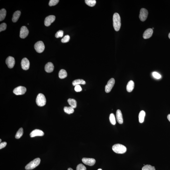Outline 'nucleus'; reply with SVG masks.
<instances>
[{
  "mask_svg": "<svg viewBox=\"0 0 170 170\" xmlns=\"http://www.w3.org/2000/svg\"><path fill=\"white\" fill-rule=\"evenodd\" d=\"M113 21V27L115 30L119 31L121 26V18L118 13H116L114 14Z\"/></svg>",
  "mask_w": 170,
  "mask_h": 170,
  "instance_id": "obj_1",
  "label": "nucleus"
},
{
  "mask_svg": "<svg viewBox=\"0 0 170 170\" xmlns=\"http://www.w3.org/2000/svg\"><path fill=\"white\" fill-rule=\"evenodd\" d=\"M112 150L116 153L123 154L125 153L127 151V148L123 145L117 144L112 146Z\"/></svg>",
  "mask_w": 170,
  "mask_h": 170,
  "instance_id": "obj_2",
  "label": "nucleus"
},
{
  "mask_svg": "<svg viewBox=\"0 0 170 170\" xmlns=\"http://www.w3.org/2000/svg\"><path fill=\"white\" fill-rule=\"evenodd\" d=\"M40 159L39 158L35 159L33 161L28 163L25 167L26 170H32L35 168L39 164Z\"/></svg>",
  "mask_w": 170,
  "mask_h": 170,
  "instance_id": "obj_3",
  "label": "nucleus"
},
{
  "mask_svg": "<svg viewBox=\"0 0 170 170\" xmlns=\"http://www.w3.org/2000/svg\"><path fill=\"white\" fill-rule=\"evenodd\" d=\"M46 99L45 96L42 94L40 93L37 96L36 99V103L39 107H42L46 105Z\"/></svg>",
  "mask_w": 170,
  "mask_h": 170,
  "instance_id": "obj_4",
  "label": "nucleus"
},
{
  "mask_svg": "<svg viewBox=\"0 0 170 170\" xmlns=\"http://www.w3.org/2000/svg\"><path fill=\"white\" fill-rule=\"evenodd\" d=\"M34 48L36 52L39 53H42L44 51L45 46L42 41H39L34 45Z\"/></svg>",
  "mask_w": 170,
  "mask_h": 170,
  "instance_id": "obj_5",
  "label": "nucleus"
},
{
  "mask_svg": "<svg viewBox=\"0 0 170 170\" xmlns=\"http://www.w3.org/2000/svg\"><path fill=\"white\" fill-rule=\"evenodd\" d=\"M115 80L114 78H111L107 82L105 86V90L106 93H108L111 92L115 84Z\"/></svg>",
  "mask_w": 170,
  "mask_h": 170,
  "instance_id": "obj_6",
  "label": "nucleus"
},
{
  "mask_svg": "<svg viewBox=\"0 0 170 170\" xmlns=\"http://www.w3.org/2000/svg\"><path fill=\"white\" fill-rule=\"evenodd\" d=\"M27 91V89L25 87L19 86L17 87L14 90L13 93L17 95H22L24 94Z\"/></svg>",
  "mask_w": 170,
  "mask_h": 170,
  "instance_id": "obj_7",
  "label": "nucleus"
},
{
  "mask_svg": "<svg viewBox=\"0 0 170 170\" xmlns=\"http://www.w3.org/2000/svg\"><path fill=\"white\" fill-rule=\"evenodd\" d=\"M148 12L147 9L145 8L141 9L139 15V18L141 21L144 22L147 18Z\"/></svg>",
  "mask_w": 170,
  "mask_h": 170,
  "instance_id": "obj_8",
  "label": "nucleus"
},
{
  "mask_svg": "<svg viewBox=\"0 0 170 170\" xmlns=\"http://www.w3.org/2000/svg\"><path fill=\"white\" fill-rule=\"evenodd\" d=\"M55 19V16L53 15H50L47 17L45 20V25L47 26V27L50 26L51 24L54 22Z\"/></svg>",
  "mask_w": 170,
  "mask_h": 170,
  "instance_id": "obj_9",
  "label": "nucleus"
},
{
  "mask_svg": "<svg viewBox=\"0 0 170 170\" xmlns=\"http://www.w3.org/2000/svg\"><path fill=\"white\" fill-rule=\"evenodd\" d=\"M29 31L26 26H22L21 27L20 32V36L21 38H25L28 36Z\"/></svg>",
  "mask_w": 170,
  "mask_h": 170,
  "instance_id": "obj_10",
  "label": "nucleus"
},
{
  "mask_svg": "<svg viewBox=\"0 0 170 170\" xmlns=\"http://www.w3.org/2000/svg\"><path fill=\"white\" fill-rule=\"evenodd\" d=\"M15 59L12 57H9L6 60V63L9 68H13L15 65Z\"/></svg>",
  "mask_w": 170,
  "mask_h": 170,
  "instance_id": "obj_11",
  "label": "nucleus"
},
{
  "mask_svg": "<svg viewBox=\"0 0 170 170\" xmlns=\"http://www.w3.org/2000/svg\"><path fill=\"white\" fill-rule=\"evenodd\" d=\"M82 161L84 163L88 165L92 166L96 163V160L93 158H83Z\"/></svg>",
  "mask_w": 170,
  "mask_h": 170,
  "instance_id": "obj_12",
  "label": "nucleus"
},
{
  "mask_svg": "<svg viewBox=\"0 0 170 170\" xmlns=\"http://www.w3.org/2000/svg\"><path fill=\"white\" fill-rule=\"evenodd\" d=\"M21 65L22 69L27 70L29 68V61L27 58H24L21 62Z\"/></svg>",
  "mask_w": 170,
  "mask_h": 170,
  "instance_id": "obj_13",
  "label": "nucleus"
},
{
  "mask_svg": "<svg viewBox=\"0 0 170 170\" xmlns=\"http://www.w3.org/2000/svg\"><path fill=\"white\" fill-rule=\"evenodd\" d=\"M44 135V132L38 129H35L31 132L30 136L31 137H33L36 136H42Z\"/></svg>",
  "mask_w": 170,
  "mask_h": 170,
  "instance_id": "obj_14",
  "label": "nucleus"
},
{
  "mask_svg": "<svg viewBox=\"0 0 170 170\" xmlns=\"http://www.w3.org/2000/svg\"><path fill=\"white\" fill-rule=\"evenodd\" d=\"M153 31L152 29L148 28L145 31L143 34V37L145 39H147L152 37Z\"/></svg>",
  "mask_w": 170,
  "mask_h": 170,
  "instance_id": "obj_15",
  "label": "nucleus"
},
{
  "mask_svg": "<svg viewBox=\"0 0 170 170\" xmlns=\"http://www.w3.org/2000/svg\"><path fill=\"white\" fill-rule=\"evenodd\" d=\"M54 67L52 62H49L47 63L45 66V70L48 73L52 72L54 69Z\"/></svg>",
  "mask_w": 170,
  "mask_h": 170,
  "instance_id": "obj_16",
  "label": "nucleus"
},
{
  "mask_svg": "<svg viewBox=\"0 0 170 170\" xmlns=\"http://www.w3.org/2000/svg\"><path fill=\"white\" fill-rule=\"evenodd\" d=\"M116 118L117 122L119 124H122L123 122V117L121 111L120 110H117L116 113Z\"/></svg>",
  "mask_w": 170,
  "mask_h": 170,
  "instance_id": "obj_17",
  "label": "nucleus"
},
{
  "mask_svg": "<svg viewBox=\"0 0 170 170\" xmlns=\"http://www.w3.org/2000/svg\"><path fill=\"white\" fill-rule=\"evenodd\" d=\"M134 82L132 80H131L128 82L126 87V89L128 92H131L133 90L134 88Z\"/></svg>",
  "mask_w": 170,
  "mask_h": 170,
  "instance_id": "obj_18",
  "label": "nucleus"
},
{
  "mask_svg": "<svg viewBox=\"0 0 170 170\" xmlns=\"http://www.w3.org/2000/svg\"><path fill=\"white\" fill-rule=\"evenodd\" d=\"M21 12L19 11H16L14 13L12 18V21L13 22H17L21 15Z\"/></svg>",
  "mask_w": 170,
  "mask_h": 170,
  "instance_id": "obj_19",
  "label": "nucleus"
},
{
  "mask_svg": "<svg viewBox=\"0 0 170 170\" xmlns=\"http://www.w3.org/2000/svg\"><path fill=\"white\" fill-rule=\"evenodd\" d=\"M145 115V112L144 111H141L140 112L139 115V119L140 123H142L144 122Z\"/></svg>",
  "mask_w": 170,
  "mask_h": 170,
  "instance_id": "obj_20",
  "label": "nucleus"
},
{
  "mask_svg": "<svg viewBox=\"0 0 170 170\" xmlns=\"http://www.w3.org/2000/svg\"><path fill=\"white\" fill-rule=\"evenodd\" d=\"M69 104L73 108H76L77 107V102L75 100L73 99H69L67 100Z\"/></svg>",
  "mask_w": 170,
  "mask_h": 170,
  "instance_id": "obj_21",
  "label": "nucleus"
},
{
  "mask_svg": "<svg viewBox=\"0 0 170 170\" xmlns=\"http://www.w3.org/2000/svg\"><path fill=\"white\" fill-rule=\"evenodd\" d=\"M86 82L83 80L82 79H77L74 80L72 82V85L73 86H75L77 85L80 84H86Z\"/></svg>",
  "mask_w": 170,
  "mask_h": 170,
  "instance_id": "obj_22",
  "label": "nucleus"
},
{
  "mask_svg": "<svg viewBox=\"0 0 170 170\" xmlns=\"http://www.w3.org/2000/svg\"><path fill=\"white\" fill-rule=\"evenodd\" d=\"M67 73L65 70L61 69L59 73V77L60 78L63 79L67 77Z\"/></svg>",
  "mask_w": 170,
  "mask_h": 170,
  "instance_id": "obj_23",
  "label": "nucleus"
},
{
  "mask_svg": "<svg viewBox=\"0 0 170 170\" xmlns=\"http://www.w3.org/2000/svg\"><path fill=\"white\" fill-rule=\"evenodd\" d=\"M7 15V11L5 9H2L0 11V21L4 20Z\"/></svg>",
  "mask_w": 170,
  "mask_h": 170,
  "instance_id": "obj_24",
  "label": "nucleus"
},
{
  "mask_svg": "<svg viewBox=\"0 0 170 170\" xmlns=\"http://www.w3.org/2000/svg\"><path fill=\"white\" fill-rule=\"evenodd\" d=\"M64 110L66 113L69 114L73 113V112H74V108L71 107H64Z\"/></svg>",
  "mask_w": 170,
  "mask_h": 170,
  "instance_id": "obj_25",
  "label": "nucleus"
},
{
  "mask_svg": "<svg viewBox=\"0 0 170 170\" xmlns=\"http://www.w3.org/2000/svg\"><path fill=\"white\" fill-rule=\"evenodd\" d=\"M23 133V128H20L18 131H17L16 135L15 138L17 139H19L22 137Z\"/></svg>",
  "mask_w": 170,
  "mask_h": 170,
  "instance_id": "obj_26",
  "label": "nucleus"
},
{
  "mask_svg": "<svg viewBox=\"0 0 170 170\" xmlns=\"http://www.w3.org/2000/svg\"><path fill=\"white\" fill-rule=\"evenodd\" d=\"M85 2L87 5L91 7H93L95 5L96 1L95 0H86Z\"/></svg>",
  "mask_w": 170,
  "mask_h": 170,
  "instance_id": "obj_27",
  "label": "nucleus"
},
{
  "mask_svg": "<svg viewBox=\"0 0 170 170\" xmlns=\"http://www.w3.org/2000/svg\"><path fill=\"white\" fill-rule=\"evenodd\" d=\"M109 120L110 122L112 124L115 125L116 123L115 117L114 114L113 113H111L110 115Z\"/></svg>",
  "mask_w": 170,
  "mask_h": 170,
  "instance_id": "obj_28",
  "label": "nucleus"
},
{
  "mask_svg": "<svg viewBox=\"0 0 170 170\" xmlns=\"http://www.w3.org/2000/svg\"><path fill=\"white\" fill-rule=\"evenodd\" d=\"M142 170H156L154 166L150 165H146L143 166L142 168Z\"/></svg>",
  "mask_w": 170,
  "mask_h": 170,
  "instance_id": "obj_29",
  "label": "nucleus"
},
{
  "mask_svg": "<svg viewBox=\"0 0 170 170\" xmlns=\"http://www.w3.org/2000/svg\"><path fill=\"white\" fill-rule=\"evenodd\" d=\"M70 39V37L69 35H66L64 37H63L61 40V41L63 43H66L69 41Z\"/></svg>",
  "mask_w": 170,
  "mask_h": 170,
  "instance_id": "obj_30",
  "label": "nucleus"
},
{
  "mask_svg": "<svg viewBox=\"0 0 170 170\" xmlns=\"http://www.w3.org/2000/svg\"><path fill=\"white\" fill-rule=\"evenodd\" d=\"M59 0H51L50 1L49 6L50 7L56 5L59 2Z\"/></svg>",
  "mask_w": 170,
  "mask_h": 170,
  "instance_id": "obj_31",
  "label": "nucleus"
},
{
  "mask_svg": "<svg viewBox=\"0 0 170 170\" xmlns=\"http://www.w3.org/2000/svg\"><path fill=\"white\" fill-rule=\"evenodd\" d=\"M87 168L82 164H79L76 167V170H86Z\"/></svg>",
  "mask_w": 170,
  "mask_h": 170,
  "instance_id": "obj_32",
  "label": "nucleus"
},
{
  "mask_svg": "<svg viewBox=\"0 0 170 170\" xmlns=\"http://www.w3.org/2000/svg\"><path fill=\"white\" fill-rule=\"evenodd\" d=\"M63 31L62 30H59L55 34V37L56 38H58L60 37H63Z\"/></svg>",
  "mask_w": 170,
  "mask_h": 170,
  "instance_id": "obj_33",
  "label": "nucleus"
},
{
  "mask_svg": "<svg viewBox=\"0 0 170 170\" xmlns=\"http://www.w3.org/2000/svg\"><path fill=\"white\" fill-rule=\"evenodd\" d=\"M7 27V25L6 23H3L0 25V32L6 30Z\"/></svg>",
  "mask_w": 170,
  "mask_h": 170,
  "instance_id": "obj_34",
  "label": "nucleus"
},
{
  "mask_svg": "<svg viewBox=\"0 0 170 170\" xmlns=\"http://www.w3.org/2000/svg\"><path fill=\"white\" fill-rule=\"evenodd\" d=\"M152 76L154 78L157 79H159L161 77V75L157 72H153L152 73Z\"/></svg>",
  "mask_w": 170,
  "mask_h": 170,
  "instance_id": "obj_35",
  "label": "nucleus"
},
{
  "mask_svg": "<svg viewBox=\"0 0 170 170\" xmlns=\"http://www.w3.org/2000/svg\"><path fill=\"white\" fill-rule=\"evenodd\" d=\"M74 90L75 91L77 92H80L82 91V89L81 86L79 85H77L75 86Z\"/></svg>",
  "mask_w": 170,
  "mask_h": 170,
  "instance_id": "obj_36",
  "label": "nucleus"
},
{
  "mask_svg": "<svg viewBox=\"0 0 170 170\" xmlns=\"http://www.w3.org/2000/svg\"><path fill=\"white\" fill-rule=\"evenodd\" d=\"M7 145V143L6 142H4L0 144V149L4 148Z\"/></svg>",
  "mask_w": 170,
  "mask_h": 170,
  "instance_id": "obj_37",
  "label": "nucleus"
},
{
  "mask_svg": "<svg viewBox=\"0 0 170 170\" xmlns=\"http://www.w3.org/2000/svg\"><path fill=\"white\" fill-rule=\"evenodd\" d=\"M167 118L170 122V114H168L167 116Z\"/></svg>",
  "mask_w": 170,
  "mask_h": 170,
  "instance_id": "obj_38",
  "label": "nucleus"
},
{
  "mask_svg": "<svg viewBox=\"0 0 170 170\" xmlns=\"http://www.w3.org/2000/svg\"><path fill=\"white\" fill-rule=\"evenodd\" d=\"M73 170L72 169V168H69L68 169V170Z\"/></svg>",
  "mask_w": 170,
  "mask_h": 170,
  "instance_id": "obj_39",
  "label": "nucleus"
},
{
  "mask_svg": "<svg viewBox=\"0 0 170 170\" xmlns=\"http://www.w3.org/2000/svg\"><path fill=\"white\" fill-rule=\"evenodd\" d=\"M168 37L170 39V32L168 34Z\"/></svg>",
  "mask_w": 170,
  "mask_h": 170,
  "instance_id": "obj_40",
  "label": "nucleus"
},
{
  "mask_svg": "<svg viewBox=\"0 0 170 170\" xmlns=\"http://www.w3.org/2000/svg\"><path fill=\"white\" fill-rule=\"evenodd\" d=\"M97 170H102V169L99 168V169H98Z\"/></svg>",
  "mask_w": 170,
  "mask_h": 170,
  "instance_id": "obj_41",
  "label": "nucleus"
},
{
  "mask_svg": "<svg viewBox=\"0 0 170 170\" xmlns=\"http://www.w3.org/2000/svg\"><path fill=\"white\" fill-rule=\"evenodd\" d=\"M1 142H2V140L1 139H0V142H1Z\"/></svg>",
  "mask_w": 170,
  "mask_h": 170,
  "instance_id": "obj_42",
  "label": "nucleus"
},
{
  "mask_svg": "<svg viewBox=\"0 0 170 170\" xmlns=\"http://www.w3.org/2000/svg\"><path fill=\"white\" fill-rule=\"evenodd\" d=\"M154 28H152V29H154Z\"/></svg>",
  "mask_w": 170,
  "mask_h": 170,
  "instance_id": "obj_43",
  "label": "nucleus"
}]
</instances>
